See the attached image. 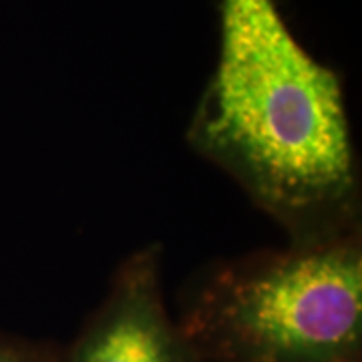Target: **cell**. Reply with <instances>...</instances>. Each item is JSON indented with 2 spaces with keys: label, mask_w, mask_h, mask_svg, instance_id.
<instances>
[{
  "label": "cell",
  "mask_w": 362,
  "mask_h": 362,
  "mask_svg": "<svg viewBox=\"0 0 362 362\" xmlns=\"http://www.w3.org/2000/svg\"><path fill=\"white\" fill-rule=\"evenodd\" d=\"M187 139L290 240L361 226V173L344 89L276 0H220L216 71Z\"/></svg>",
  "instance_id": "6da1fadb"
},
{
  "label": "cell",
  "mask_w": 362,
  "mask_h": 362,
  "mask_svg": "<svg viewBox=\"0 0 362 362\" xmlns=\"http://www.w3.org/2000/svg\"><path fill=\"white\" fill-rule=\"evenodd\" d=\"M175 318L199 362H362L361 226L216 264Z\"/></svg>",
  "instance_id": "7a4b0ae2"
},
{
  "label": "cell",
  "mask_w": 362,
  "mask_h": 362,
  "mask_svg": "<svg viewBox=\"0 0 362 362\" xmlns=\"http://www.w3.org/2000/svg\"><path fill=\"white\" fill-rule=\"evenodd\" d=\"M161 268L157 244L123 259L61 362H199L169 312Z\"/></svg>",
  "instance_id": "3957f363"
},
{
  "label": "cell",
  "mask_w": 362,
  "mask_h": 362,
  "mask_svg": "<svg viewBox=\"0 0 362 362\" xmlns=\"http://www.w3.org/2000/svg\"><path fill=\"white\" fill-rule=\"evenodd\" d=\"M63 349L30 338L0 332V362H61Z\"/></svg>",
  "instance_id": "277c9868"
}]
</instances>
